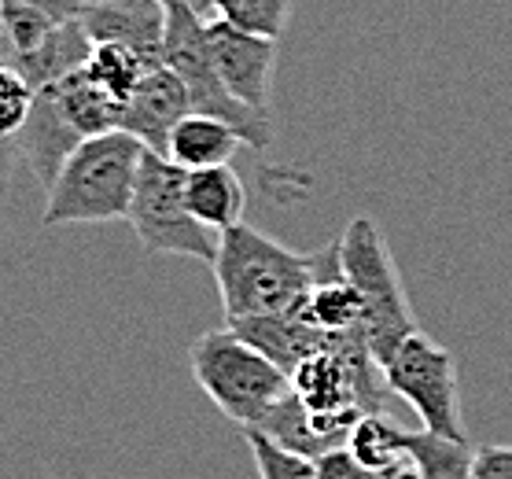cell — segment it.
Returning <instances> with one entry per match:
<instances>
[{
	"label": "cell",
	"mask_w": 512,
	"mask_h": 479,
	"mask_svg": "<svg viewBox=\"0 0 512 479\" xmlns=\"http://www.w3.org/2000/svg\"><path fill=\"white\" fill-rule=\"evenodd\" d=\"M78 141H82V137L70 129V122L56 107L52 93H48V89H37L34 111L26 118V126H23V133H19L15 148H19V159L34 170L41 188H48L56 181L59 166H63V159L78 148Z\"/></svg>",
	"instance_id": "13"
},
{
	"label": "cell",
	"mask_w": 512,
	"mask_h": 479,
	"mask_svg": "<svg viewBox=\"0 0 512 479\" xmlns=\"http://www.w3.org/2000/svg\"><path fill=\"white\" fill-rule=\"evenodd\" d=\"M82 26L93 45H126L152 67L163 63L166 4L163 0H85Z\"/></svg>",
	"instance_id": "9"
},
{
	"label": "cell",
	"mask_w": 512,
	"mask_h": 479,
	"mask_svg": "<svg viewBox=\"0 0 512 479\" xmlns=\"http://www.w3.org/2000/svg\"><path fill=\"white\" fill-rule=\"evenodd\" d=\"M82 67L89 78H96V82L104 85L107 93H115L122 104H126V96L137 89L140 78L148 71H155L148 59L137 56V52L126 45H93V52H89V59H85ZM159 67H163V63H159Z\"/></svg>",
	"instance_id": "19"
},
{
	"label": "cell",
	"mask_w": 512,
	"mask_h": 479,
	"mask_svg": "<svg viewBox=\"0 0 512 479\" xmlns=\"http://www.w3.org/2000/svg\"><path fill=\"white\" fill-rule=\"evenodd\" d=\"M472 479H512V446H501V443L476 446Z\"/></svg>",
	"instance_id": "25"
},
{
	"label": "cell",
	"mask_w": 512,
	"mask_h": 479,
	"mask_svg": "<svg viewBox=\"0 0 512 479\" xmlns=\"http://www.w3.org/2000/svg\"><path fill=\"white\" fill-rule=\"evenodd\" d=\"M0 8H19V12H34L56 26H67L82 15L85 0H0Z\"/></svg>",
	"instance_id": "24"
},
{
	"label": "cell",
	"mask_w": 512,
	"mask_h": 479,
	"mask_svg": "<svg viewBox=\"0 0 512 479\" xmlns=\"http://www.w3.org/2000/svg\"><path fill=\"white\" fill-rule=\"evenodd\" d=\"M210 269L229 321L288 314L314 284V255H299L247 222L218 236Z\"/></svg>",
	"instance_id": "2"
},
{
	"label": "cell",
	"mask_w": 512,
	"mask_h": 479,
	"mask_svg": "<svg viewBox=\"0 0 512 479\" xmlns=\"http://www.w3.org/2000/svg\"><path fill=\"white\" fill-rule=\"evenodd\" d=\"M207 41L214 67L222 74L225 89L244 100L247 107H255L262 115H269V89H273V67H277V41L273 37H255L244 34L236 26L210 19L207 23Z\"/></svg>",
	"instance_id": "8"
},
{
	"label": "cell",
	"mask_w": 512,
	"mask_h": 479,
	"mask_svg": "<svg viewBox=\"0 0 512 479\" xmlns=\"http://www.w3.org/2000/svg\"><path fill=\"white\" fill-rule=\"evenodd\" d=\"M126 222L148 255L196 258L207 266L214 262L218 236L192 218L185 203V170L166 155L144 152Z\"/></svg>",
	"instance_id": "6"
},
{
	"label": "cell",
	"mask_w": 512,
	"mask_h": 479,
	"mask_svg": "<svg viewBox=\"0 0 512 479\" xmlns=\"http://www.w3.org/2000/svg\"><path fill=\"white\" fill-rule=\"evenodd\" d=\"M192 111L188 104V89L170 67H155L137 82V89L126 96L122 104V129L133 133L148 152L166 155L170 133L181 118Z\"/></svg>",
	"instance_id": "10"
},
{
	"label": "cell",
	"mask_w": 512,
	"mask_h": 479,
	"mask_svg": "<svg viewBox=\"0 0 512 479\" xmlns=\"http://www.w3.org/2000/svg\"><path fill=\"white\" fill-rule=\"evenodd\" d=\"M406 457L420 472V479H472L476 446L468 439H450L424 428L406 435Z\"/></svg>",
	"instance_id": "17"
},
{
	"label": "cell",
	"mask_w": 512,
	"mask_h": 479,
	"mask_svg": "<svg viewBox=\"0 0 512 479\" xmlns=\"http://www.w3.org/2000/svg\"><path fill=\"white\" fill-rule=\"evenodd\" d=\"M384 384L391 395L406 398L428 432L468 439L461 421V391H457L454 354L439 347L431 336L413 332L384 362Z\"/></svg>",
	"instance_id": "7"
},
{
	"label": "cell",
	"mask_w": 512,
	"mask_h": 479,
	"mask_svg": "<svg viewBox=\"0 0 512 479\" xmlns=\"http://www.w3.org/2000/svg\"><path fill=\"white\" fill-rule=\"evenodd\" d=\"M317 472L321 479H387L391 472H373V468H365L361 461H354L347 446H336V450H328L325 457H317Z\"/></svg>",
	"instance_id": "23"
},
{
	"label": "cell",
	"mask_w": 512,
	"mask_h": 479,
	"mask_svg": "<svg viewBox=\"0 0 512 479\" xmlns=\"http://www.w3.org/2000/svg\"><path fill=\"white\" fill-rule=\"evenodd\" d=\"M406 435L398 424H391L384 413H365L347 435V450L354 461H361L373 472H391V468L406 465Z\"/></svg>",
	"instance_id": "18"
},
{
	"label": "cell",
	"mask_w": 512,
	"mask_h": 479,
	"mask_svg": "<svg viewBox=\"0 0 512 479\" xmlns=\"http://www.w3.org/2000/svg\"><path fill=\"white\" fill-rule=\"evenodd\" d=\"M339 266L361 299V332L369 351L384 365L406 336L417 332L409 299L398 281L395 258L373 218H354L339 236Z\"/></svg>",
	"instance_id": "4"
},
{
	"label": "cell",
	"mask_w": 512,
	"mask_h": 479,
	"mask_svg": "<svg viewBox=\"0 0 512 479\" xmlns=\"http://www.w3.org/2000/svg\"><path fill=\"white\" fill-rule=\"evenodd\" d=\"M192 380L240 428H255L291 391V376L236 328H210L188 351Z\"/></svg>",
	"instance_id": "3"
},
{
	"label": "cell",
	"mask_w": 512,
	"mask_h": 479,
	"mask_svg": "<svg viewBox=\"0 0 512 479\" xmlns=\"http://www.w3.org/2000/svg\"><path fill=\"white\" fill-rule=\"evenodd\" d=\"M244 439L251 446V457H255L258 479H321L317 461L291 454V450L277 446L273 439H266L258 428H244Z\"/></svg>",
	"instance_id": "21"
},
{
	"label": "cell",
	"mask_w": 512,
	"mask_h": 479,
	"mask_svg": "<svg viewBox=\"0 0 512 479\" xmlns=\"http://www.w3.org/2000/svg\"><path fill=\"white\" fill-rule=\"evenodd\" d=\"M255 428L266 435V439H273L277 446L291 450V454L317 461V457H325L328 450L347 446V435L354 424L332 421V417H314V413L295 398V391H288Z\"/></svg>",
	"instance_id": "11"
},
{
	"label": "cell",
	"mask_w": 512,
	"mask_h": 479,
	"mask_svg": "<svg viewBox=\"0 0 512 479\" xmlns=\"http://www.w3.org/2000/svg\"><path fill=\"white\" fill-rule=\"evenodd\" d=\"M15 163H19V148L15 144H0V199L8 196V188H12Z\"/></svg>",
	"instance_id": "26"
},
{
	"label": "cell",
	"mask_w": 512,
	"mask_h": 479,
	"mask_svg": "<svg viewBox=\"0 0 512 479\" xmlns=\"http://www.w3.org/2000/svg\"><path fill=\"white\" fill-rule=\"evenodd\" d=\"M229 328H236L247 343H255L258 351L266 354L269 362H277L288 376L303 358L325 351L328 336H332V332H321L317 325H310L299 306L288 310V314L240 317V321H229Z\"/></svg>",
	"instance_id": "12"
},
{
	"label": "cell",
	"mask_w": 512,
	"mask_h": 479,
	"mask_svg": "<svg viewBox=\"0 0 512 479\" xmlns=\"http://www.w3.org/2000/svg\"><path fill=\"white\" fill-rule=\"evenodd\" d=\"M56 107L63 111V118L70 122V129L78 137H96V133H111V129H122V100L115 93H107L104 85L89 78L85 67L63 74L59 82L45 85Z\"/></svg>",
	"instance_id": "15"
},
{
	"label": "cell",
	"mask_w": 512,
	"mask_h": 479,
	"mask_svg": "<svg viewBox=\"0 0 512 479\" xmlns=\"http://www.w3.org/2000/svg\"><path fill=\"white\" fill-rule=\"evenodd\" d=\"M163 4H181V8L196 12L199 19H207V23H210V0H163Z\"/></svg>",
	"instance_id": "27"
},
{
	"label": "cell",
	"mask_w": 512,
	"mask_h": 479,
	"mask_svg": "<svg viewBox=\"0 0 512 479\" xmlns=\"http://www.w3.org/2000/svg\"><path fill=\"white\" fill-rule=\"evenodd\" d=\"M244 148V137L229 122L214 115L188 111L170 133L166 159H174L181 170H203V166H222Z\"/></svg>",
	"instance_id": "16"
},
{
	"label": "cell",
	"mask_w": 512,
	"mask_h": 479,
	"mask_svg": "<svg viewBox=\"0 0 512 479\" xmlns=\"http://www.w3.org/2000/svg\"><path fill=\"white\" fill-rule=\"evenodd\" d=\"M37 89L15 67L0 63V144H15L34 111Z\"/></svg>",
	"instance_id": "22"
},
{
	"label": "cell",
	"mask_w": 512,
	"mask_h": 479,
	"mask_svg": "<svg viewBox=\"0 0 512 479\" xmlns=\"http://www.w3.org/2000/svg\"><path fill=\"white\" fill-rule=\"evenodd\" d=\"M387 479H420V472L406 461V465H398L395 472H391V476H387Z\"/></svg>",
	"instance_id": "28"
},
{
	"label": "cell",
	"mask_w": 512,
	"mask_h": 479,
	"mask_svg": "<svg viewBox=\"0 0 512 479\" xmlns=\"http://www.w3.org/2000/svg\"><path fill=\"white\" fill-rule=\"evenodd\" d=\"M144 152L148 148L126 129L78 141V148L59 166L56 181L45 188L41 225L56 229V225L126 222Z\"/></svg>",
	"instance_id": "1"
},
{
	"label": "cell",
	"mask_w": 512,
	"mask_h": 479,
	"mask_svg": "<svg viewBox=\"0 0 512 479\" xmlns=\"http://www.w3.org/2000/svg\"><path fill=\"white\" fill-rule=\"evenodd\" d=\"M163 63L185 82L192 111L229 122L244 137L247 148H258V152L269 148V141H273V122H269V115L247 107L244 100H236L225 89L222 74L214 67V56H210L207 19H199L196 12H188L181 4H166Z\"/></svg>",
	"instance_id": "5"
},
{
	"label": "cell",
	"mask_w": 512,
	"mask_h": 479,
	"mask_svg": "<svg viewBox=\"0 0 512 479\" xmlns=\"http://www.w3.org/2000/svg\"><path fill=\"white\" fill-rule=\"evenodd\" d=\"M210 19H222L244 34L280 41L291 19V0H210Z\"/></svg>",
	"instance_id": "20"
},
{
	"label": "cell",
	"mask_w": 512,
	"mask_h": 479,
	"mask_svg": "<svg viewBox=\"0 0 512 479\" xmlns=\"http://www.w3.org/2000/svg\"><path fill=\"white\" fill-rule=\"evenodd\" d=\"M185 203L203 229L222 236L225 229L244 222L247 192L229 163L203 166V170H185Z\"/></svg>",
	"instance_id": "14"
}]
</instances>
